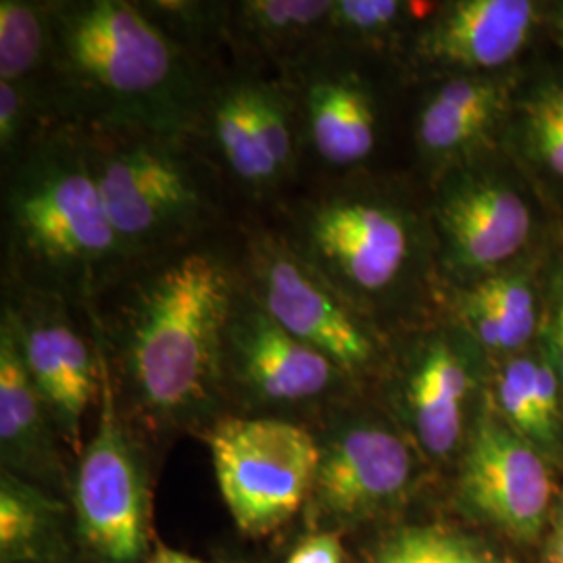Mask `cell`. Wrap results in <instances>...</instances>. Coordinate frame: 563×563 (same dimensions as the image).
<instances>
[{"label":"cell","instance_id":"obj_1","mask_svg":"<svg viewBox=\"0 0 563 563\" xmlns=\"http://www.w3.org/2000/svg\"><path fill=\"white\" fill-rule=\"evenodd\" d=\"M234 253L202 242L134 265L86 311L118 397L159 426L199 422L223 399Z\"/></svg>","mask_w":563,"mask_h":563},{"label":"cell","instance_id":"obj_2","mask_svg":"<svg viewBox=\"0 0 563 563\" xmlns=\"http://www.w3.org/2000/svg\"><path fill=\"white\" fill-rule=\"evenodd\" d=\"M276 230L390 339L443 316L428 199L399 181L365 169L325 178Z\"/></svg>","mask_w":563,"mask_h":563},{"label":"cell","instance_id":"obj_3","mask_svg":"<svg viewBox=\"0 0 563 563\" xmlns=\"http://www.w3.org/2000/svg\"><path fill=\"white\" fill-rule=\"evenodd\" d=\"M216 71L148 20L139 0H55L42 78L51 123L190 136Z\"/></svg>","mask_w":563,"mask_h":563},{"label":"cell","instance_id":"obj_4","mask_svg":"<svg viewBox=\"0 0 563 563\" xmlns=\"http://www.w3.org/2000/svg\"><path fill=\"white\" fill-rule=\"evenodd\" d=\"M2 280L88 311L134 267L109 220L80 130L51 123L2 169Z\"/></svg>","mask_w":563,"mask_h":563},{"label":"cell","instance_id":"obj_5","mask_svg":"<svg viewBox=\"0 0 563 563\" xmlns=\"http://www.w3.org/2000/svg\"><path fill=\"white\" fill-rule=\"evenodd\" d=\"M80 134L109 220L132 265L211 241L223 220L225 181L190 136L130 128Z\"/></svg>","mask_w":563,"mask_h":563},{"label":"cell","instance_id":"obj_6","mask_svg":"<svg viewBox=\"0 0 563 563\" xmlns=\"http://www.w3.org/2000/svg\"><path fill=\"white\" fill-rule=\"evenodd\" d=\"M426 199L443 292L553 246L543 195L505 148L444 172Z\"/></svg>","mask_w":563,"mask_h":563},{"label":"cell","instance_id":"obj_7","mask_svg":"<svg viewBox=\"0 0 563 563\" xmlns=\"http://www.w3.org/2000/svg\"><path fill=\"white\" fill-rule=\"evenodd\" d=\"M234 260L242 284L265 313L320 351L351 383L388 363L393 339L302 262L278 230L242 228Z\"/></svg>","mask_w":563,"mask_h":563},{"label":"cell","instance_id":"obj_8","mask_svg":"<svg viewBox=\"0 0 563 563\" xmlns=\"http://www.w3.org/2000/svg\"><path fill=\"white\" fill-rule=\"evenodd\" d=\"M190 141L225 184L255 202L278 197L302 163L288 90L278 76L251 67L216 71Z\"/></svg>","mask_w":563,"mask_h":563},{"label":"cell","instance_id":"obj_9","mask_svg":"<svg viewBox=\"0 0 563 563\" xmlns=\"http://www.w3.org/2000/svg\"><path fill=\"white\" fill-rule=\"evenodd\" d=\"M207 444L223 504L246 534L276 530L313 495L320 443L302 423L223 413Z\"/></svg>","mask_w":563,"mask_h":563},{"label":"cell","instance_id":"obj_10","mask_svg":"<svg viewBox=\"0 0 563 563\" xmlns=\"http://www.w3.org/2000/svg\"><path fill=\"white\" fill-rule=\"evenodd\" d=\"M397 405L405 434L432 460L463 451L472 401L490 376L483 349L460 323L443 316L393 339Z\"/></svg>","mask_w":563,"mask_h":563},{"label":"cell","instance_id":"obj_11","mask_svg":"<svg viewBox=\"0 0 563 563\" xmlns=\"http://www.w3.org/2000/svg\"><path fill=\"white\" fill-rule=\"evenodd\" d=\"M0 323L9 328L63 441L81 453V420L101 395V353L88 316L60 297L2 280Z\"/></svg>","mask_w":563,"mask_h":563},{"label":"cell","instance_id":"obj_12","mask_svg":"<svg viewBox=\"0 0 563 563\" xmlns=\"http://www.w3.org/2000/svg\"><path fill=\"white\" fill-rule=\"evenodd\" d=\"M101 353V349H99ZM99 420L76 472V518L84 543L109 563H136L148 541V486L141 444L125 423L101 353Z\"/></svg>","mask_w":563,"mask_h":563},{"label":"cell","instance_id":"obj_13","mask_svg":"<svg viewBox=\"0 0 563 563\" xmlns=\"http://www.w3.org/2000/svg\"><path fill=\"white\" fill-rule=\"evenodd\" d=\"M362 60L320 46L276 74L297 111L302 162L330 178L363 172L383 139V104Z\"/></svg>","mask_w":563,"mask_h":563},{"label":"cell","instance_id":"obj_14","mask_svg":"<svg viewBox=\"0 0 563 563\" xmlns=\"http://www.w3.org/2000/svg\"><path fill=\"white\" fill-rule=\"evenodd\" d=\"M222 378L223 397L232 388L251 407L249 416L265 418L328 401L351 384L320 351L272 320L246 290L241 274L223 332Z\"/></svg>","mask_w":563,"mask_h":563},{"label":"cell","instance_id":"obj_15","mask_svg":"<svg viewBox=\"0 0 563 563\" xmlns=\"http://www.w3.org/2000/svg\"><path fill=\"white\" fill-rule=\"evenodd\" d=\"M547 9L532 0L434 2L407 36L397 63L407 78L422 81L514 71L547 23Z\"/></svg>","mask_w":563,"mask_h":563},{"label":"cell","instance_id":"obj_16","mask_svg":"<svg viewBox=\"0 0 563 563\" xmlns=\"http://www.w3.org/2000/svg\"><path fill=\"white\" fill-rule=\"evenodd\" d=\"M463 499L518 539H534L553 501L543 453L484 402L462 451Z\"/></svg>","mask_w":563,"mask_h":563},{"label":"cell","instance_id":"obj_17","mask_svg":"<svg viewBox=\"0 0 563 563\" xmlns=\"http://www.w3.org/2000/svg\"><path fill=\"white\" fill-rule=\"evenodd\" d=\"M318 443L313 495L334 516L357 518L380 509L399 499L413 481L418 446L383 418L341 413Z\"/></svg>","mask_w":563,"mask_h":563},{"label":"cell","instance_id":"obj_18","mask_svg":"<svg viewBox=\"0 0 563 563\" xmlns=\"http://www.w3.org/2000/svg\"><path fill=\"white\" fill-rule=\"evenodd\" d=\"M522 71L426 81L413 118L418 162L430 181L504 148L505 125Z\"/></svg>","mask_w":563,"mask_h":563},{"label":"cell","instance_id":"obj_19","mask_svg":"<svg viewBox=\"0 0 563 563\" xmlns=\"http://www.w3.org/2000/svg\"><path fill=\"white\" fill-rule=\"evenodd\" d=\"M553 251L555 244L504 272L444 290V313L476 341L490 367L541 341Z\"/></svg>","mask_w":563,"mask_h":563},{"label":"cell","instance_id":"obj_20","mask_svg":"<svg viewBox=\"0 0 563 563\" xmlns=\"http://www.w3.org/2000/svg\"><path fill=\"white\" fill-rule=\"evenodd\" d=\"M332 0L228 2L225 51L239 67L274 76L320 48Z\"/></svg>","mask_w":563,"mask_h":563},{"label":"cell","instance_id":"obj_21","mask_svg":"<svg viewBox=\"0 0 563 563\" xmlns=\"http://www.w3.org/2000/svg\"><path fill=\"white\" fill-rule=\"evenodd\" d=\"M488 407L544 460L563 451V388L541 341L490 367Z\"/></svg>","mask_w":563,"mask_h":563},{"label":"cell","instance_id":"obj_22","mask_svg":"<svg viewBox=\"0 0 563 563\" xmlns=\"http://www.w3.org/2000/svg\"><path fill=\"white\" fill-rule=\"evenodd\" d=\"M59 426L32 383L20 351L0 323V451L13 472L36 478L59 474Z\"/></svg>","mask_w":563,"mask_h":563},{"label":"cell","instance_id":"obj_23","mask_svg":"<svg viewBox=\"0 0 563 563\" xmlns=\"http://www.w3.org/2000/svg\"><path fill=\"white\" fill-rule=\"evenodd\" d=\"M504 148L541 195H563V69L522 74L505 125Z\"/></svg>","mask_w":563,"mask_h":563},{"label":"cell","instance_id":"obj_24","mask_svg":"<svg viewBox=\"0 0 563 563\" xmlns=\"http://www.w3.org/2000/svg\"><path fill=\"white\" fill-rule=\"evenodd\" d=\"M434 2L407 0H332L322 46L362 59L397 60L411 30Z\"/></svg>","mask_w":563,"mask_h":563},{"label":"cell","instance_id":"obj_25","mask_svg":"<svg viewBox=\"0 0 563 563\" xmlns=\"http://www.w3.org/2000/svg\"><path fill=\"white\" fill-rule=\"evenodd\" d=\"M55 0H0V81L41 86L53 55Z\"/></svg>","mask_w":563,"mask_h":563},{"label":"cell","instance_id":"obj_26","mask_svg":"<svg viewBox=\"0 0 563 563\" xmlns=\"http://www.w3.org/2000/svg\"><path fill=\"white\" fill-rule=\"evenodd\" d=\"M139 7L172 41L205 65L213 67L218 53L225 51L228 2L139 0Z\"/></svg>","mask_w":563,"mask_h":563},{"label":"cell","instance_id":"obj_27","mask_svg":"<svg viewBox=\"0 0 563 563\" xmlns=\"http://www.w3.org/2000/svg\"><path fill=\"white\" fill-rule=\"evenodd\" d=\"M51 125L36 86L0 81V163L2 169L41 139Z\"/></svg>","mask_w":563,"mask_h":563},{"label":"cell","instance_id":"obj_28","mask_svg":"<svg viewBox=\"0 0 563 563\" xmlns=\"http://www.w3.org/2000/svg\"><path fill=\"white\" fill-rule=\"evenodd\" d=\"M376 563H495L481 547L439 528H407L384 543Z\"/></svg>","mask_w":563,"mask_h":563},{"label":"cell","instance_id":"obj_29","mask_svg":"<svg viewBox=\"0 0 563 563\" xmlns=\"http://www.w3.org/2000/svg\"><path fill=\"white\" fill-rule=\"evenodd\" d=\"M51 504L32 486L4 474L0 488V549L2 555L23 553L38 541Z\"/></svg>","mask_w":563,"mask_h":563},{"label":"cell","instance_id":"obj_30","mask_svg":"<svg viewBox=\"0 0 563 563\" xmlns=\"http://www.w3.org/2000/svg\"><path fill=\"white\" fill-rule=\"evenodd\" d=\"M541 342L563 388V246H555L547 272V311Z\"/></svg>","mask_w":563,"mask_h":563},{"label":"cell","instance_id":"obj_31","mask_svg":"<svg viewBox=\"0 0 563 563\" xmlns=\"http://www.w3.org/2000/svg\"><path fill=\"white\" fill-rule=\"evenodd\" d=\"M286 563H342V544L336 534L322 532L307 537Z\"/></svg>","mask_w":563,"mask_h":563},{"label":"cell","instance_id":"obj_32","mask_svg":"<svg viewBox=\"0 0 563 563\" xmlns=\"http://www.w3.org/2000/svg\"><path fill=\"white\" fill-rule=\"evenodd\" d=\"M547 27L551 32V38L560 46L563 53V2L549 4L547 9Z\"/></svg>","mask_w":563,"mask_h":563},{"label":"cell","instance_id":"obj_33","mask_svg":"<svg viewBox=\"0 0 563 563\" xmlns=\"http://www.w3.org/2000/svg\"><path fill=\"white\" fill-rule=\"evenodd\" d=\"M549 563H563V507L562 514L558 516L551 539H549V551H547Z\"/></svg>","mask_w":563,"mask_h":563},{"label":"cell","instance_id":"obj_34","mask_svg":"<svg viewBox=\"0 0 563 563\" xmlns=\"http://www.w3.org/2000/svg\"><path fill=\"white\" fill-rule=\"evenodd\" d=\"M146 563H205L188 553H181V551H174V549H157V553L148 560Z\"/></svg>","mask_w":563,"mask_h":563}]
</instances>
